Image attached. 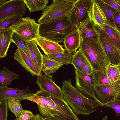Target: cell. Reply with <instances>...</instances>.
Listing matches in <instances>:
<instances>
[{
	"mask_svg": "<svg viewBox=\"0 0 120 120\" xmlns=\"http://www.w3.org/2000/svg\"><path fill=\"white\" fill-rule=\"evenodd\" d=\"M70 79L64 80L61 88L63 98L77 116L88 115L100 106L97 102L86 97L72 85Z\"/></svg>",
	"mask_w": 120,
	"mask_h": 120,
	"instance_id": "obj_1",
	"label": "cell"
},
{
	"mask_svg": "<svg viewBox=\"0 0 120 120\" xmlns=\"http://www.w3.org/2000/svg\"><path fill=\"white\" fill-rule=\"evenodd\" d=\"M40 25L39 36L58 43H63L66 37L77 28L67 16Z\"/></svg>",
	"mask_w": 120,
	"mask_h": 120,
	"instance_id": "obj_2",
	"label": "cell"
},
{
	"mask_svg": "<svg viewBox=\"0 0 120 120\" xmlns=\"http://www.w3.org/2000/svg\"><path fill=\"white\" fill-rule=\"evenodd\" d=\"M79 49L82 50L94 70H102L110 64L99 40L92 41H82Z\"/></svg>",
	"mask_w": 120,
	"mask_h": 120,
	"instance_id": "obj_3",
	"label": "cell"
},
{
	"mask_svg": "<svg viewBox=\"0 0 120 120\" xmlns=\"http://www.w3.org/2000/svg\"><path fill=\"white\" fill-rule=\"evenodd\" d=\"M75 0H53L52 4L47 6L38 20L39 24L49 22L67 16Z\"/></svg>",
	"mask_w": 120,
	"mask_h": 120,
	"instance_id": "obj_4",
	"label": "cell"
},
{
	"mask_svg": "<svg viewBox=\"0 0 120 120\" xmlns=\"http://www.w3.org/2000/svg\"><path fill=\"white\" fill-rule=\"evenodd\" d=\"M40 25L35 20L27 17L22 18L20 20L10 28L25 41L36 40L39 37Z\"/></svg>",
	"mask_w": 120,
	"mask_h": 120,
	"instance_id": "obj_5",
	"label": "cell"
},
{
	"mask_svg": "<svg viewBox=\"0 0 120 120\" xmlns=\"http://www.w3.org/2000/svg\"><path fill=\"white\" fill-rule=\"evenodd\" d=\"M26 11L23 0H0V22L13 17L22 18Z\"/></svg>",
	"mask_w": 120,
	"mask_h": 120,
	"instance_id": "obj_6",
	"label": "cell"
},
{
	"mask_svg": "<svg viewBox=\"0 0 120 120\" xmlns=\"http://www.w3.org/2000/svg\"><path fill=\"white\" fill-rule=\"evenodd\" d=\"M93 2L94 0L75 1L67 16L77 28L82 21L90 19L89 14L92 8Z\"/></svg>",
	"mask_w": 120,
	"mask_h": 120,
	"instance_id": "obj_7",
	"label": "cell"
},
{
	"mask_svg": "<svg viewBox=\"0 0 120 120\" xmlns=\"http://www.w3.org/2000/svg\"><path fill=\"white\" fill-rule=\"evenodd\" d=\"M94 89L100 106H105L109 101L120 98V80L106 85H95Z\"/></svg>",
	"mask_w": 120,
	"mask_h": 120,
	"instance_id": "obj_8",
	"label": "cell"
},
{
	"mask_svg": "<svg viewBox=\"0 0 120 120\" xmlns=\"http://www.w3.org/2000/svg\"><path fill=\"white\" fill-rule=\"evenodd\" d=\"M95 27L98 33L99 40L104 50L110 64L113 65L119 66L120 50L115 46L101 27L95 25Z\"/></svg>",
	"mask_w": 120,
	"mask_h": 120,
	"instance_id": "obj_9",
	"label": "cell"
},
{
	"mask_svg": "<svg viewBox=\"0 0 120 120\" xmlns=\"http://www.w3.org/2000/svg\"><path fill=\"white\" fill-rule=\"evenodd\" d=\"M36 83L40 90L46 91L61 100H64L61 89L54 82L52 75L37 76Z\"/></svg>",
	"mask_w": 120,
	"mask_h": 120,
	"instance_id": "obj_10",
	"label": "cell"
},
{
	"mask_svg": "<svg viewBox=\"0 0 120 120\" xmlns=\"http://www.w3.org/2000/svg\"><path fill=\"white\" fill-rule=\"evenodd\" d=\"M52 95L47 92L42 90H37L34 94L24 97L27 100L34 102L38 105L40 114L46 118L48 105L51 98Z\"/></svg>",
	"mask_w": 120,
	"mask_h": 120,
	"instance_id": "obj_11",
	"label": "cell"
},
{
	"mask_svg": "<svg viewBox=\"0 0 120 120\" xmlns=\"http://www.w3.org/2000/svg\"><path fill=\"white\" fill-rule=\"evenodd\" d=\"M18 48L14 53V58L33 76L36 75L37 76L42 75V71L24 52L19 47Z\"/></svg>",
	"mask_w": 120,
	"mask_h": 120,
	"instance_id": "obj_12",
	"label": "cell"
},
{
	"mask_svg": "<svg viewBox=\"0 0 120 120\" xmlns=\"http://www.w3.org/2000/svg\"><path fill=\"white\" fill-rule=\"evenodd\" d=\"M82 41H92L98 40V34L93 22L90 19L82 21L77 28Z\"/></svg>",
	"mask_w": 120,
	"mask_h": 120,
	"instance_id": "obj_13",
	"label": "cell"
},
{
	"mask_svg": "<svg viewBox=\"0 0 120 120\" xmlns=\"http://www.w3.org/2000/svg\"><path fill=\"white\" fill-rule=\"evenodd\" d=\"M34 94L28 87L21 90L0 86V101L12 98L24 100V97Z\"/></svg>",
	"mask_w": 120,
	"mask_h": 120,
	"instance_id": "obj_14",
	"label": "cell"
},
{
	"mask_svg": "<svg viewBox=\"0 0 120 120\" xmlns=\"http://www.w3.org/2000/svg\"><path fill=\"white\" fill-rule=\"evenodd\" d=\"M82 41L79 31L77 28L66 37L63 43L66 50L73 55L79 49Z\"/></svg>",
	"mask_w": 120,
	"mask_h": 120,
	"instance_id": "obj_15",
	"label": "cell"
},
{
	"mask_svg": "<svg viewBox=\"0 0 120 120\" xmlns=\"http://www.w3.org/2000/svg\"><path fill=\"white\" fill-rule=\"evenodd\" d=\"M37 44L45 55L48 54H63L66 49L59 43L48 40L39 36L35 40Z\"/></svg>",
	"mask_w": 120,
	"mask_h": 120,
	"instance_id": "obj_16",
	"label": "cell"
},
{
	"mask_svg": "<svg viewBox=\"0 0 120 120\" xmlns=\"http://www.w3.org/2000/svg\"><path fill=\"white\" fill-rule=\"evenodd\" d=\"M75 79L76 88L78 90L86 97L96 101L99 106L98 100L95 95V86L86 81L76 74Z\"/></svg>",
	"mask_w": 120,
	"mask_h": 120,
	"instance_id": "obj_17",
	"label": "cell"
},
{
	"mask_svg": "<svg viewBox=\"0 0 120 120\" xmlns=\"http://www.w3.org/2000/svg\"><path fill=\"white\" fill-rule=\"evenodd\" d=\"M26 42L27 50L30 58L42 71L43 55L41 54L35 40Z\"/></svg>",
	"mask_w": 120,
	"mask_h": 120,
	"instance_id": "obj_18",
	"label": "cell"
},
{
	"mask_svg": "<svg viewBox=\"0 0 120 120\" xmlns=\"http://www.w3.org/2000/svg\"><path fill=\"white\" fill-rule=\"evenodd\" d=\"M0 32V57L2 58L7 56L13 32L10 28Z\"/></svg>",
	"mask_w": 120,
	"mask_h": 120,
	"instance_id": "obj_19",
	"label": "cell"
},
{
	"mask_svg": "<svg viewBox=\"0 0 120 120\" xmlns=\"http://www.w3.org/2000/svg\"><path fill=\"white\" fill-rule=\"evenodd\" d=\"M89 15L90 19L95 25L102 28L104 24H107L106 19L104 14L94 0Z\"/></svg>",
	"mask_w": 120,
	"mask_h": 120,
	"instance_id": "obj_20",
	"label": "cell"
},
{
	"mask_svg": "<svg viewBox=\"0 0 120 120\" xmlns=\"http://www.w3.org/2000/svg\"><path fill=\"white\" fill-rule=\"evenodd\" d=\"M63 64L49 58L46 55H43L42 71L46 75L55 72Z\"/></svg>",
	"mask_w": 120,
	"mask_h": 120,
	"instance_id": "obj_21",
	"label": "cell"
},
{
	"mask_svg": "<svg viewBox=\"0 0 120 120\" xmlns=\"http://www.w3.org/2000/svg\"><path fill=\"white\" fill-rule=\"evenodd\" d=\"M103 11L107 20V24L116 28L114 17L116 11L111 6L104 2L102 0H94Z\"/></svg>",
	"mask_w": 120,
	"mask_h": 120,
	"instance_id": "obj_22",
	"label": "cell"
},
{
	"mask_svg": "<svg viewBox=\"0 0 120 120\" xmlns=\"http://www.w3.org/2000/svg\"><path fill=\"white\" fill-rule=\"evenodd\" d=\"M19 75L10 70L7 67H3L0 71V86L8 87L12 81L19 78Z\"/></svg>",
	"mask_w": 120,
	"mask_h": 120,
	"instance_id": "obj_23",
	"label": "cell"
},
{
	"mask_svg": "<svg viewBox=\"0 0 120 120\" xmlns=\"http://www.w3.org/2000/svg\"><path fill=\"white\" fill-rule=\"evenodd\" d=\"M116 47L120 50V32L116 28L106 24L102 27Z\"/></svg>",
	"mask_w": 120,
	"mask_h": 120,
	"instance_id": "obj_24",
	"label": "cell"
},
{
	"mask_svg": "<svg viewBox=\"0 0 120 120\" xmlns=\"http://www.w3.org/2000/svg\"><path fill=\"white\" fill-rule=\"evenodd\" d=\"M26 6L29 9V13L44 10V9L49 2L47 0H23Z\"/></svg>",
	"mask_w": 120,
	"mask_h": 120,
	"instance_id": "obj_25",
	"label": "cell"
},
{
	"mask_svg": "<svg viewBox=\"0 0 120 120\" xmlns=\"http://www.w3.org/2000/svg\"><path fill=\"white\" fill-rule=\"evenodd\" d=\"M92 75L94 79L95 85L101 86L112 82L107 76L106 68L99 71L93 70Z\"/></svg>",
	"mask_w": 120,
	"mask_h": 120,
	"instance_id": "obj_26",
	"label": "cell"
},
{
	"mask_svg": "<svg viewBox=\"0 0 120 120\" xmlns=\"http://www.w3.org/2000/svg\"><path fill=\"white\" fill-rule=\"evenodd\" d=\"M46 55L49 58L63 65H66L71 64L73 56V55L69 53L66 50L64 53L50 54Z\"/></svg>",
	"mask_w": 120,
	"mask_h": 120,
	"instance_id": "obj_27",
	"label": "cell"
},
{
	"mask_svg": "<svg viewBox=\"0 0 120 120\" xmlns=\"http://www.w3.org/2000/svg\"><path fill=\"white\" fill-rule=\"evenodd\" d=\"M86 58L80 49L77 51L73 55L71 64L75 69H77L82 72L83 66Z\"/></svg>",
	"mask_w": 120,
	"mask_h": 120,
	"instance_id": "obj_28",
	"label": "cell"
},
{
	"mask_svg": "<svg viewBox=\"0 0 120 120\" xmlns=\"http://www.w3.org/2000/svg\"><path fill=\"white\" fill-rule=\"evenodd\" d=\"M21 101L20 100L15 98L8 100L9 108L16 118L19 117L24 110L21 105Z\"/></svg>",
	"mask_w": 120,
	"mask_h": 120,
	"instance_id": "obj_29",
	"label": "cell"
},
{
	"mask_svg": "<svg viewBox=\"0 0 120 120\" xmlns=\"http://www.w3.org/2000/svg\"><path fill=\"white\" fill-rule=\"evenodd\" d=\"M11 42L15 44L18 47L20 48L30 57L27 50L26 41L17 34L14 32L12 36Z\"/></svg>",
	"mask_w": 120,
	"mask_h": 120,
	"instance_id": "obj_30",
	"label": "cell"
},
{
	"mask_svg": "<svg viewBox=\"0 0 120 120\" xmlns=\"http://www.w3.org/2000/svg\"><path fill=\"white\" fill-rule=\"evenodd\" d=\"M22 18L20 17H13L0 22V32L9 28L19 21Z\"/></svg>",
	"mask_w": 120,
	"mask_h": 120,
	"instance_id": "obj_31",
	"label": "cell"
},
{
	"mask_svg": "<svg viewBox=\"0 0 120 120\" xmlns=\"http://www.w3.org/2000/svg\"><path fill=\"white\" fill-rule=\"evenodd\" d=\"M9 109L8 100L0 101V120H7Z\"/></svg>",
	"mask_w": 120,
	"mask_h": 120,
	"instance_id": "obj_32",
	"label": "cell"
},
{
	"mask_svg": "<svg viewBox=\"0 0 120 120\" xmlns=\"http://www.w3.org/2000/svg\"><path fill=\"white\" fill-rule=\"evenodd\" d=\"M105 106L112 108L114 110L116 116H120V98L109 101Z\"/></svg>",
	"mask_w": 120,
	"mask_h": 120,
	"instance_id": "obj_33",
	"label": "cell"
},
{
	"mask_svg": "<svg viewBox=\"0 0 120 120\" xmlns=\"http://www.w3.org/2000/svg\"><path fill=\"white\" fill-rule=\"evenodd\" d=\"M75 74L88 83L95 86L94 81L92 75H88L77 69H75Z\"/></svg>",
	"mask_w": 120,
	"mask_h": 120,
	"instance_id": "obj_34",
	"label": "cell"
},
{
	"mask_svg": "<svg viewBox=\"0 0 120 120\" xmlns=\"http://www.w3.org/2000/svg\"><path fill=\"white\" fill-rule=\"evenodd\" d=\"M104 3L108 4L116 11L120 12V0H102Z\"/></svg>",
	"mask_w": 120,
	"mask_h": 120,
	"instance_id": "obj_35",
	"label": "cell"
},
{
	"mask_svg": "<svg viewBox=\"0 0 120 120\" xmlns=\"http://www.w3.org/2000/svg\"><path fill=\"white\" fill-rule=\"evenodd\" d=\"M34 115L30 111L24 110L21 115L18 117L16 118L15 120H27Z\"/></svg>",
	"mask_w": 120,
	"mask_h": 120,
	"instance_id": "obj_36",
	"label": "cell"
},
{
	"mask_svg": "<svg viewBox=\"0 0 120 120\" xmlns=\"http://www.w3.org/2000/svg\"><path fill=\"white\" fill-rule=\"evenodd\" d=\"M93 71V69L90 64L86 58L82 68V72L88 75H90L92 73Z\"/></svg>",
	"mask_w": 120,
	"mask_h": 120,
	"instance_id": "obj_37",
	"label": "cell"
},
{
	"mask_svg": "<svg viewBox=\"0 0 120 120\" xmlns=\"http://www.w3.org/2000/svg\"><path fill=\"white\" fill-rule=\"evenodd\" d=\"M113 74L114 82L120 80V67L113 65Z\"/></svg>",
	"mask_w": 120,
	"mask_h": 120,
	"instance_id": "obj_38",
	"label": "cell"
},
{
	"mask_svg": "<svg viewBox=\"0 0 120 120\" xmlns=\"http://www.w3.org/2000/svg\"><path fill=\"white\" fill-rule=\"evenodd\" d=\"M113 65L109 64L106 68L107 76L111 82H114L113 74Z\"/></svg>",
	"mask_w": 120,
	"mask_h": 120,
	"instance_id": "obj_39",
	"label": "cell"
},
{
	"mask_svg": "<svg viewBox=\"0 0 120 120\" xmlns=\"http://www.w3.org/2000/svg\"><path fill=\"white\" fill-rule=\"evenodd\" d=\"M115 27L120 32V12H116L114 17Z\"/></svg>",
	"mask_w": 120,
	"mask_h": 120,
	"instance_id": "obj_40",
	"label": "cell"
},
{
	"mask_svg": "<svg viewBox=\"0 0 120 120\" xmlns=\"http://www.w3.org/2000/svg\"><path fill=\"white\" fill-rule=\"evenodd\" d=\"M27 120H43V117L41 116L39 114H35Z\"/></svg>",
	"mask_w": 120,
	"mask_h": 120,
	"instance_id": "obj_41",
	"label": "cell"
},
{
	"mask_svg": "<svg viewBox=\"0 0 120 120\" xmlns=\"http://www.w3.org/2000/svg\"><path fill=\"white\" fill-rule=\"evenodd\" d=\"M44 120H63L59 117L56 116H54L53 117L51 118L43 117Z\"/></svg>",
	"mask_w": 120,
	"mask_h": 120,
	"instance_id": "obj_42",
	"label": "cell"
},
{
	"mask_svg": "<svg viewBox=\"0 0 120 120\" xmlns=\"http://www.w3.org/2000/svg\"><path fill=\"white\" fill-rule=\"evenodd\" d=\"M102 120H107V116H105L104 117Z\"/></svg>",
	"mask_w": 120,
	"mask_h": 120,
	"instance_id": "obj_43",
	"label": "cell"
},
{
	"mask_svg": "<svg viewBox=\"0 0 120 120\" xmlns=\"http://www.w3.org/2000/svg\"><path fill=\"white\" fill-rule=\"evenodd\" d=\"M119 66L120 67V64Z\"/></svg>",
	"mask_w": 120,
	"mask_h": 120,
	"instance_id": "obj_44",
	"label": "cell"
},
{
	"mask_svg": "<svg viewBox=\"0 0 120 120\" xmlns=\"http://www.w3.org/2000/svg\"></svg>",
	"mask_w": 120,
	"mask_h": 120,
	"instance_id": "obj_45",
	"label": "cell"
}]
</instances>
